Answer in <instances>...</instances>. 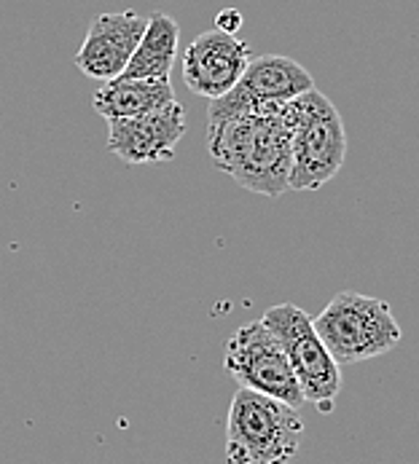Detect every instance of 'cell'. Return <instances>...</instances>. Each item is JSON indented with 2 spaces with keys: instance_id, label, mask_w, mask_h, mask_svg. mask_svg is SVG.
Returning <instances> with one entry per match:
<instances>
[{
  "instance_id": "cell-1",
  "label": "cell",
  "mask_w": 419,
  "mask_h": 464,
  "mask_svg": "<svg viewBox=\"0 0 419 464\" xmlns=\"http://www.w3.org/2000/svg\"><path fill=\"white\" fill-rule=\"evenodd\" d=\"M290 124L282 105L208 121V150L242 188L278 199L290 180Z\"/></svg>"
},
{
  "instance_id": "cell-2",
  "label": "cell",
  "mask_w": 419,
  "mask_h": 464,
  "mask_svg": "<svg viewBox=\"0 0 419 464\" xmlns=\"http://www.w3.org/2000/svg\"><path fill=\"white\" fill-rule=\"evenodd\" d=\"M290 124V191H317L347 159V130L336 105L317 89L282 105Z\"/></svg>"
},
{
  "instance_id": "cell-3",
  "label": "cell",
  "mask_w": 419,
  "mask_h": 464,
  "mask_svg": "<svg viewBox=\"0 0 419 464\" xmlns=\"http://www.w3.org/2000/svg\"><path fill=\"white\" fill-rule=\"evenodd\" d=\"M304 438L298 408L253 390H237L226 416V464H287Z\"/></svg>"
},
{
  "instance_id": "cell-4",
  "label": "cell",
  "mask_w": 419,
  "mask_h": 464,
  "mask_svg": "<svg viewBox=\"0 0 419 464\" xmlns=\"http://www.w3.org/2000/svg\"><path fill=\"white\" fill-rule=\"evenodd\" d=\"M336 365H355L393 352L401 343V325L387 301L342 290L312 320Z\"/></svg>"
},
{
  "instance_id": "cell-5",
  "label": "cell",
  "mask_w": 419,
  "mask_h": 464,
  "mask_svg": "<svg viewBox=\"0 0 419 464\" xmlns=\"http://www.w3.org/2000/svg\"><path fill=\"white\" fill-rule=\"evenodd\" d=\"M261 320L282 343L304 400L317 405V411L331 413L334 400L342 392V365H336L323 346L307 312L296 304H278L267 309Z\"/></svg>"
},
{
  "instance_id": "cell-6",
  "label": "cell",
  "mask_w": 419,
  "mask_h": 464,
  "mask_svg": "<svg viewBox=\"0 0 419 464\" xmlns=\"http://www.w3.org/2000/svg\"><path fill=\"white\" fill-rule=\"evenodd\" d=\"M223 368L237 379L242 390L261 392L290 408H301L307 400L293 376L278 335L264 325V320L237 328L226 343Z\"/></svg>"
},
{
  "instance_id": "cell-7",
  "label": "cell",
  "mask_w": 419,
  "mask_h": 464,
  "mask_svg": "<svg viewBox=\"0 0 419 464\" xmlns=\"http://www.w3.org/2000/svg\"><path fill=\"white\" fill-rule=\"evenodd\" d=\"M315 89V78L304 65L285 54H264L250 60L239 83L218 100H210L208 121L250 113L267 105H285Z\"/></svg>"
},
{
  "instance_id": "cell-8",
  "label": "cell",
  "mask_w": 419,
  "mask_h": 464,
  "mask_svg": "<svg viewBox=\"0 0 419 464\" xmlns=\"http://www.w3.org/2000/svg\"><path fill=\"white\" fill-rule=\"evenodd\" d=\"M186 108L175 100L153 113L108 121V150L127 164H164L186 137Z\"/></svg>"
},
{
  "instance_id": "cell-9",
  "label": "cell",
  "mask_w": 419,
  "mask_h": 464,
  "mask_svg": "<svg viewBox=\"0 0 419 464\" xmlns=\"http://www.w3.org/2000/svg\"><path fill=\"white\" fill-rule=\"evenodd\" d=\"M248 65H250L248 41L220 30H208L197 35L183 52V83L197 97L218 100L239 83Z\"/></svg>"
},
{
  "instance_id": "cell-10",
  "label": "cell",
  "mask_w": 419,
  "mask_h": 464,
  "mask_svg": "<svg viewBox=\"0 0 419 464\" xmlns=\"http://www.w3.org/2000/svg\"><path fill=\"white\" fill-rule=\"evenodd\" d=\"M145 16L138 11H119V14H100L75 54V67L94 81H113L124 75L140 38L145 33Z\"/></svg>"
},
{
  "instance_id": "cell-11",
  "label": "cell",
  "mask_w": 419,
  "mask_h": 464,
  "mask_svg": "<svg viewBox=\"0 0 419 464\" xmlns=\"http://www.w3.org/2000/svg\"><path fill=\"white\" fill-rule=\"evenodd\" d=\"M170 102H175V89L170 81H148V78H127V75L105 81L92 94V108L105 121L145 116Z\"/></svg>"
},
{
  "instance_id": "cell-12",
  "label": "cell",
  "mask_w": 419,
  "mask_h": 464,
  "mask_svg": "<svg viewBox=\"0 0 419 464\" xmlns=\"http://www.w3.org/2000/svg\"><path fill=\"white\" fill-rule=\"evenodd\" d=\"M178 41H180V27L178 22L156 11L145 22V33L140 38L138 49L124 70L127 78H148V81H170V72L178 57Z\"/></svg>"
},
{
  "instance_id": "cell-13",
  "label": "cell",
  "mask_w": 419,
  "mask_h": 464,
  "mask_svg": "<svg viewBox=\"0 0 419 464\" xmlns=\"http://www.w3.org/2000/svg\"><path fill=\"white\" fill-rule=\"evenodd\" d=\"M242 24H245V16H242V11H237V8H223V11L215 16V30L229 33V35H237V33L242 30Z\"/></svg>"
}]
</instances>
